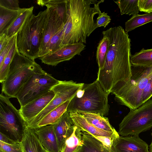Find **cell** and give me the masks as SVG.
<instances>
[{"mask_svg": "<svg viewBox=\"0 0 152 152\" xmlns=\"http://www.w3.org/2000/svg\"><path fill=\"white\" fill-rule=\"evenodd\" d=\"M69 113L74 125L81 132H86L94 136H103L110 137L118 133L116 130L112 132L105 131L96 128L89 123L77 112H71Z\"/></svg>", "mask_w": 152, "mask_h": 152, "instance_id": "17", "label": "cell"}, {"mask_svg": "<svg viewBox=\"0 0 152 152\" xmlns=\"http://www.w3.org/2000/svg\"><path fill=\"white\" fill-rule=\"evenodd\" d=\"M17 34L10 38L7 45L1 52L0 54V66L2 65L3 61L14 44L17 38Z\"/></svg>", "mask_w": 152, "mask_h": 152, "instance_id": "36", "label": "cell"}, {"mask_svg": "<svg viewBox=\"0 0 152 152\" xmlns=\"http://www.w3.org/2000/svg\"><path fill=\"white\" fill-rule=\"evenodd\" d=\"M96 80L92 83H83L80 89L70 100L66 111L82 112L99 114L104 116L109 110L108 96Z\"/></svg>", "mask_w": 152, "mask_h": 152, "instance_id": "4", "label": "cell"}, {"mask_svg": "<svg viewBox=\"0 0 152 152\" xmlns=\"http://www.w3.org/2000/svg\"><path fill=\"white\" fill-rule=\"evenodd\" d=\"M109 40L106 36L103 35L99 42L96 52V58L99 69H101L105 64L109 47Z\"/></svg>", "mask_w": 152, "mask_h": 152, "instance_id": "30", "label": "cell"}, {"mask_svg": "<svg viewBox=\"0 0 152 152\" xmlns=\"http://www.w3.org/2000/svg\"><path fill=\"white\" fill-rule=\"evenodd\" d=\"M71 100L67 101L50 111L41 120L35 128L56 123L66 111Z\"/></svg>", "mask_w": 152, "mask_h": 152, "instance_id": "23", "label": "cell"}, {"mask_svg": "<svg viewBox=\"0 0 152 152\" xmlns=\"http://www.w3.org/2000/svg\"><path fill=\"white\" fill-rule=\"evenodd\" d=\"M132 65L146 66L152 64V49L142 48L139 52L131 55L130 58Z\"/></svg>", "mask_w": 152, "mask_h": 152, "instance_id": "27", "label": "cell"}, {"mask_svg": "<svg viewBox=\"0 0 152 152\" xmlns=\"http://www.w3.org/2000/svg\"><path fill=\"white\" fill-rule=\"evenodd\" d=\"M63 34V28L51 38L49 43L47 54L54 52L62 47Z\"/></svg>", "mask_w": 152, "mask_h": 152, "instance_id": "31", "label": "cell"}, {"mask_svg": "<svg viewBox=\"0 0 152 152\" xmlns=\"http://www.w3.org/2000/svg\"><path fill=\"white\" fill-rule=\"evenodd\" d=\"M131 68L130 79L127 82H118L112 88L111 93L119 104L134 110L139 107L142 92L152 78V64L146 66L132 65Z\"/></svg>", "mask_w": 152, "mask_h": 152, "instance_id": "3", "label": "cell"}, {"mask_svg": "<svg viewBox=\"0 0 152 152\" xmlns=\"http://www.w3.org/2000/svg\"><path fill=\"white\" fill-rule=\"evenodd\" d=\"M42 145L48 152H60L53 125L33 129Z\"/></svg>", "mask_w": 152, "mask_h": 152, "instance_id": "15", "label": "cell"}, {"mask_svg": "<svg viewBox=\"0 0 152 152\" xmlns=\"http://www.w3.org/2000/svg\"><path fill=\"white\" fill-rule=\"evenodd\" d=\"M111 20L110 17L107 15V13L104 12H102L98 15L95 22L93 26V31L100 27L105 28L110 23Z\"/></svg>", "mask_w": 152, "mask_h": 152, "instance_id": "32", "label": "cell"}, {"mask_svg": "<svg viewBox=\"0 0 152 152\" xmlns=\"http://www.w3.org/2000/svg\"><path fill=\"white\" fill-rule=\"evenodd\" d=\"M152 96V78L143 89L140 99L139 107L150 99Z\"/></svg>", "mask_w": 152, "mask_h": 152, "instance_id": "33", "label": "cell"}, {"mask_svg": "<svg viewBox=\"0 0 152 152\" xmlns=\"http://www.w3.org/2000/svg\"><path fill=\"white\" fill-rule=\"evenodd\" d=\"M55 96L52 90L20 107L19 110L26 125L39 114L46 107Z\"/></svg>", "mask_w": 152, "mask_h": 152, "instance_id": "14", "label": "cell"}, {"mask_svg": "<svg viewBox=\"0 0 152 152\" xmlns=\"http://www.w3.org/2000/svg\"><path fill=\"white\" fill-rule=\"evenodd\" d=\"M0 150L4 152H23L21 142L10 144L0 141Z\"/></svg>", "mask_w": 152, "mask_h": 152, "instance_id": "34", "label": "cell"}, {"mask_svg": "<svg viewBox=\"0 0 152 152\" xmlns=\"http://www.w3.org/2000/svg\"><path fill=\"white\" fill-rule=\"evenodd\" d=\"M59 81L43 70L34 73L23 85L17 95L16 98L20 107L50 91Z\"/></svg>", "mask_w": 152, "mask_h": 152, "instance_id": "9", "label": "cell"}, {"mask_svg": "<svg viewBox=\"0 0 152 152\" xmlns=\"http://www.w3.org/2000/svg\"><path fill=\"white\" fill-rule=\"evenodd\" d=\"M83 83H77L72 80H60L51 89L55 94L53 98L44 109L27 124V126L35 129L41 120L50 111L67 101L71 99Z\"/></svg>", "mask_w": 152, "mask_h": 152, "instance_id": "10", "label": "cell"}, {"mask_svg": "<svg viewBox=\"0 0 152 152\" xmlns=\"http://www.w3.org/2000/svg\"><path fill=\"white\" fill-rule=\"evenodd\" d=\"M151 134L152 136V132L151 133ZM150 152H152V140L150 145L149 146Z\"/></svg>", "mask_w": 152, "mask_h": 152, "instance_id": "41", "label": "cell"}, {"mask_svg": "<svg viewBox=\"0 0 152 152\" xmlns=\"http://www.w3.org/2000/svg\"><path fill=\"white\" fill-rule=\"evenodd\" d=\"M118 134V133L112 137L103 136H94V137L101 141L107 148L112 150L111 147L113 140L115 137Z\"/></svg>", "mask_w": 152, "mask_h": 152, "instance_id": "38", "label": "cell"}, {"mask_svg": "<svg viewBox=\"0 0 152 152\" xmlns=\"http://www.w3.org/2000/svg\"><path fill=\"white\" fill-rule=\"evenodd\" d=\"M152 21V12L132 16L125 23V31L128 32L144 24Z\"/></svg>", "mask_w": 152, "mask_h": 152, "instance_id": "26", "label": "cell"}, {"mask_svg": "<svg viewBox=\"0 0 152 152\" xmlns=\"http://www.w3.org/2000/svg\"><path fill=\"white\" fill-rule=\"evenodd\" d=\"M40 66L17 50L10 64L5 80L2 83V92L16 98L25 83L34 73L42 71Z\"/></svg>", "mask_w": 152, "mask_h": 152, "instance_id": "6", "label": "cell"}, {"mask_svg": "<svg viewBox=\"0 0 152 152\" xmlns=\"http://www.w3.org/2000/svg\"><path fill=\"white\" fill-rule=\"evenodd\" d=\"M10 98L0 95V132L17 142H21L27 125L19 110L13 106Z\"/></svg>", "mask_w": 152, "mask_h": 152, "instance_id": "7", "label": "cell"}, {"mask_svg": "<svg viewBox=\"0 0 152 152\" xmlns=\"http://www.w3.org/2000/svg\"><path fill=\"white\" fill-rule=\"evenodd\" d=\"M104 0H68L66 22L63 28L62 47L69 44L86 43L94 31L95 15L101 13L99 4Z\"/></svg>", "mask_w": 152, "mask_h": 152, "instance_id": "2", "label": "cell"}, {"mask_svg": "<svg viewBox=\"0 0 152 152\" xmlns=\"http://www.w3.org/2000/svg\"><path fill=\"white\" fill-rule=\"evenodd\" d=\"M0 152H4L3 151H1V150H0Z\"/></svg>", "mask_w": 152, "mask_h": 152, "instance_id": "42", "label": "cell"}, {"mask_svg": "<svg viewBox=\"0 0 152 152\" xmlns=\"http://www.w3.org/2000/svg\"><path fill=\"white\" fill-rule=\"evenodd\" d=\"M86 46L82 43L65 45L54 52L39 58V59L44 64L56 66L61 62L69 60L75 56L80 55Z\"/></svg>", "mask_w": 152, "mask_h": 152, "instance_id": "12", "label": "cell"}, {"mask_svg": "<svg viewBox=\"0 0 152 152\" xmlns=\"http://www.w3.org/2000/svg\"><path fill=\"white\" fill-rule=\"evenodd\" d=\"M17 50L16 39L2 65L0 66L1 83H2L5 80L8 73L10 64Z\"/></svg>", "mask_w": 152, "mask_h": 152, "instance_id": "29", "label": "cell"}, {"mask_svg": "<svg viewBox=\"0 0 152 152\" xmlns=\"http://www.w3.org/2000/svg\"><path fill=\"white\" fill-rule=\"evenodd\" d=\"M23 152H46L33 129L27 126L21 142Z\"/></svg>", "mask_w": 152, "mask_h": 152, "instance_id": "18", "label": "cell"}, {"mask_svg": "<svg viewBox=\"0 0 152 152\" xmlns=\"http://www.w3.org/2000/svg\"><path fill=\"white\" fill-rule=\"evenodd\" d=\"M26 8L18 10H10L0 6V35L6 34L7 30L15 19Z\"/></svg>", "mask_w": 152, "mask_h": 152, "instance_id": "21", "label": "cell"}, {"mask_svg": "<svg viewBox=\"0 0 152 152\" xmlns=\"http://www.w3.org/2000/svg\"><path fill=\"white\" fill-rule=\"evenodd\" d=\"M60 150L66 140L73 133L75 126L66 111L60 119L53 124Z\"/></svg>", "mask_w": 152, "mask_h": 152, "instance_id": "16", "label": "cell"}, {"mask_svg": "<svg viewBox=\"0 0 152 152\" xmlns=\"http://www.w3.org/2000/svg\"><path fill=\"white\" fill-rule=\"evenodd\" d=\"M90 124L96 128L105 131L114 132L115 129L110 125L108 118L99 114L77 112Z\"/></svg>", "mask_w": 152, "mask_h": 152, "instance_id": "20", "label": "cell"}, {"mask_svg": "<svg viewBox=\"0 0 152 152\" xmlns=\"http://www.w3.org/2000/svg\"><path fill=\"white\" fill-rule=\"evenodd\" d=\"M10 38L7 37L6 34L0 35V53L7 45Z\"/></svg>", "mask_w": 152, "mask_h": 152, "instance_id": "39", "label": "cell"}, {"mask_svg": "<svg viewBox=\"0 0 152 152\" xmlns=\"http://www.w3.org/2000/svg\"><path fill=\"white\" fill-rule=\"evenodd\" d=\"M111 149L113 152H149L148 144L138 135L118 134L113 140Z\"/></svg>", "mask_w": 152, "mask_h": 152, "instance_id": "13", "label": "cell"}, {"mask_svg": "<svg viewBox=\"0 0 152 152\" xmlns=\"http://www.w3.org/2000/svg\"><path fill=\"white\" fill-rule=\"evenodd\" d=\"M46 152H47V151H46Z\"/></svg>", "mask_w": 152, "mask_h": 152, "instance_id": "43", "label": "cell"}, {"mask_svg": "<svg viewBox=\"0 0 152 152\" xmlns=\"http://www.w3.org/2000/svg\"><path fill=\"white\" fill-rule=\"evenodd\" d=\"M138 7L140 12H152V0H138Z\"/></svg>", "mask_w": 152, "mask_h": 152, "instance_id": "37", "label": "cell"}, {"mask_svg": "<svg viewBox=\"0 0 152 152\" xmlns=\"http://www.w3.org/2000/svg\"><path fill=\"white\" fill-rule=\"evenodd\" d=\"M152 127V99L137 108L130 110L119 124L118 133L122 136H139Z\"/></svg>", "mask_w": 152, "mask_h": 152, "instance_id": "8", "label": "cell"}, {"mask_svg": "<svg viewBox=\"0 0 152 152\" xmlns=\"http://www.w3.org/2000/svg\"><path fill=\"white\" fill-rule=\"evenodd\" d=\"M34 7L26 8L14 21L6 32L7 37L10 38L17 34L22 28L28 18L33 14Z\"/></svg>", "mask_w": 152, "mask_h": 152, "instance_id": "25", "label": "cell"}, {"mask_svg": "<svg viewBox=\"0 0 152 152\" xmlns=\"http://www.w3.org/2000/svg\"><path fill=\"white\" fill-rule=\"evenodd\" d=\"M37 4L42 7H53L55 8L59 15L65 24L67 19L68 0H38Z\"/></svg>", "mask_w": 152, "mask_h": 152, "instance_id": "24", "label": "cell"}, {"mask_svg": "<svg viewBox=\"0 0 152 152\" xmlns=\"http://www.w3.org/2000/svg\"><path fill=\"white\" fill-rule=\"evenodd\" d=\"M82 145L81 132L75 126L73 133L65 141L60 152H77Z\"/></svg>", "mask_w": 152, "mask_h": 152, "instance_id": "22", "label": "cell"}, {"mask_svg": "<svg viewBox=\"0 0 152 152\" xmlns=\"http://www.w3.org/2000/svg\"><path fill=\"white\" fill-rule=\"evenodd\" d=\"M0 136V141L7 144H14L19 142L13 140L1 132Z\"/></svg>", "mask_w": 152, "mask_h": 152, "instance_id": "40", "label": "cell"}, {"mask_svg": "<svg viewBox=\"0 0 152 152\" xmlns=\"http://www.w3.org/2000/svg\"><path fill=\"white\" fill-rule=\"evenodd\" d=\"M18 0H0V6L6 8L15 10L21 9Z\"/></svg>", "mask_w": 152, "mask_h": 152, "instance_id": "35", "label": "cell"}, {"mask_svg": "<svg viewBox=\"0 0 152 152\" xmlns=\"http://www.w3.org/2000/svg\"><path fill=\"white\" fill-rule=\"evenodd\" d=\"M47 13L44 28L39 58L47 54L50 40L65 25L55 8L47 7Z\"/></svg>", "mask_w": 152, "mask_h": 152, "instance_id": "11", "label": "cell"}, {"mask_svg": "<svg viewBox=\"0 0 152 152\" xmlns=\"http://www.w3.org/2000/svg\"><path fill=\"white\" fill-rule=\"evenodd\" d=\"M138 0H118L114 1L118 6L121 15L133 16L138 14Z\"/></svg>", "mask_w": 152, "mask_h": 152, "instance_id": "28", "label": "cell"}, {"mask_svg": "<svg viewBox=\"0 0 152 152\" xmlns=\"http://www.w3.org/2000/svg\"><path fill=\"white\" fill-rule=\"evenodd\" d=\"M47 13L46 9L37 15L32 14L17 34L18 51L34 61L39 58Z\"/></svg>", "mask_w": 152, "mask_h": 152, "instance_id": "5", "label": "cell"}, {"mask_svg": "<svg viewBox=\"0 0 152 152\" xmlns=\"http://www.w3.org/2000/svg\"><path fill=\"white\" fill-rule=\"evenodd\" d=\"M83 145L77 152H113L92 134L82 131Z\"/></svg>", "mask_w": 152, "mask_h": 152, "instance_id": "19", "label": "cell"}, {"mask_svg": "<svg viewBox=\"0 0 152 152\" xmlns=\"http://www.w3.org/2000/svg\"><path fill=\"white\" fill-rule=\"evenodd\" d=\"M109 41L108 53L103 68L99 69L96 80L106 92L110 94L118 82H127L132 76L131 40L121 26L102 32Z\"/></svg>", "mask_w": 152, "mask_h": 152, "instance_id": "1", "label": "cell"}]
</instances>
